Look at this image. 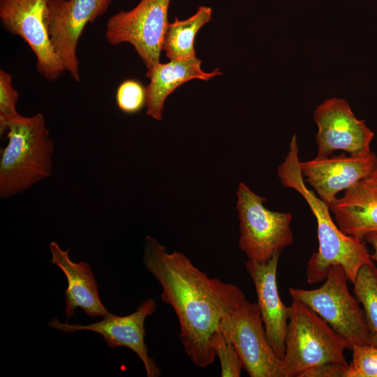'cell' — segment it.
Segmentation results:
<instances>
[{
  "label": "cell",
  "mask_w": 377,
  "mask_h": 377,
  "mask_svg": "<svg viewBox=\"0 0 377 377\" xmlns=\"http://www.w3.org/2000/svg\"><path fill=\"white\" fill-rule=\"evenodd\" d=\"M212 10L200 6L190 17L169 24L164 36L162 50L170 60L190 59L195 56V38L198 31L212 19Z\"/></svg>",
  "instance_id": "cell-18"
},
{
  "label": "cell",
  "mask_w": 377,
  "mask_h": 377,
  "mask_svg": "<svg viewBox=\"0 0 377 377\" xmlns=\"http://www.w3.org/2000/svg\"><path fill=\"white\" fill-rule=\"evenodd\" d=\"M239 220V246L248 260L266 263L293 241L292 214L269 210L266 198L240 183L237 192Z\"/></svg>",
  "instance_id": "cell-5"
},
{
  "label": "cell",
  "mask_w": 377,
  "mask_h": 377,
  "mask_svg": "<svg viewBox=\"0 0 377 377\" xmlns=\"http://www.w3.org/2000/svg\"><path fill=\"white\" fill-rule=\"evenodd\" d=\"M318 126L317 158L330 156L337 151L351 155L371 151L374 133L364 120L357 119L348 102L332 98L318 105L313 113Z\"/></svg>",
  "instance_id": "cell-11"
},
{
  "label": "cell",
  "mask_w": 377,
  "mask_h": 377,
  "mask_svg": "<svg viewBox=\"0 0 377 377\" xmlns=\"http://www.w3.org/2000/svg\"><path fill=\"white\" fill-rule=\"evenodd\" d=\"M353 284V293L362 306L371 345L377 347V267L363 265Z\"/></svg>",
  "instance_id": "cell-19"
},
{
  "label": "cell",
  "mask_w": 377,
  "mask_h": 377,
  "mask_svg": "<svg viewBox=\"0 0 377 377\" xmlns=\"http://www.w3.org/2000/svg\"><path fill=\"white\" fill-rule=\"evenodd\" d=\"M49 247L52 263L63 272L68 283L64 293L66 317L71 318L77 308L92 318L110 314L100 298L90 265L85 262H73L69 257V250H63L55 242H50Z\"/></svg>",
  "instance_id": "cell-16"
},
{
  "label": "cell",
  "mask_w": 377,
  "mask_h": 377,
  "mask_svg": "<svg viewBox=\"0 0 377 377\" xmlns=\"http://www.w3.org/2000/svg\"><path fill=\"white\" fill-rule=\"evenodd\" d=\"M211 346L219 358L221 377H239L243 369L242 361L233 345L219 330L211 338Z\"/></svg>",
  "instance_id": "cell-20"
},
{
  "label": "cell",
  "mask_w": 377,
  "mask_h": 377,
  "mask_svg": "<svg viewBox=\"0 0 377 377\" xmlns=\"http://www.w3.org/2000/svg\"><path fill=\"white\" fill-rule=\"evenodd\" d=\"M6 135L8 143L0 156L2 199L24 192L50 177L54 152V141L40 113L13 120Z\"/></svg>",
  "instance_id": "cell-3"
},
{
  "label": "cell",
  "mask_w": 377,
  "mask_h": 377,
  "mask_svg": "<svg viewBox=\"0 0 377 377\" xmlns=\"http://www.w3.org/2000/svg\"><path fill=\"white\" fill-rule=\"evenodd\" d=\"M329 208L346 235L362 239L377 232V168L337 197Z\"/></svg>",
  "instance_id": "cell-15"
},
{
  "label": "cell",
  "mask_w": 377,
  "mask_h": 377,
  "mask_svg": "<svg viewBox=\"0 0 377 377\" xmlns=\"http://www.w3.org/2000/svg\"><path fill=\"white\" fill-rule=\"evenodd\" d=\"M171 0H140L129 11L110 17L106 24L105 38L109 44H131L147 70L160 63L164 36L169 24Z\"/></svg>",
  "instance_id": "cell-8"
},
{
  "label": "cell",
  "mask_w": 377,
  "mask_h": 377,
  "mask_svg": "<svg viewBox=\"0 0 377 377\" xmlns=\"http://www.w3.org/2000/svg\"><path fill=\"white\" fill-rule=\"evenodd\" d=\"M47 0H0V19L8 31L22 38L36 57L38 72L49 81L65 72L52 47L45 22Z\"/></svg>",
  "instance_id": "cell-10"
},
{
  "label": "cell",
  "mask_w": 377,
  "mask_h": 377,
  "mask_svg": "<svg viewBox=\"0 0 377 377\" xmlns=\"http://www.w3.org/2000/svg\"><path fill=\"white\" fill-rule=\"evenodd\" d=\"M202 61L194 57L184 60H170L158 63L147 70L145 76L149 79L146 87V114L153 119H162V112L167 97L184 83L200 79L209 80L222 73L218 68L205 72L201 68Z\"/></svg>",
  "instance_id": "cell-17"
},
{
  "label": "cell",
  "mask_w": 377,
  "mask_h": 377,
  "mask_svg": "<svg viewBox=\"0 0 377 377\" xmlns=\"http://www.w3.org/2000/svg\"><path fill=\"white\" fill-rule=\"evenodd\" d=\"M219 329L235 347L250 377H284L283 361L267 339L257 303L242 296L221 318Z\"/></svg>",
  "instance_id": "cell-7"
},
{
  "label": "cell",
  "mask_w": 377,
  "mask_h": 377,
  "mask_svg": "<svg viewBox=\"0 0 377 377\" xmlns=\"http://www.w3.org/2000/svg\"><path fill=\"white\" fill-rule=\"evenodd\" d=\"M116 102L123 112L138 113L146 105V87L138 80H126L117 88Z\"/></svg>",
  "instance_id": "cell-23"
},
{
  "label": "cell",
  "mask_w": 377,
  "mask_h": 377,
  "mask_svg": "<svg viewBox=\"0 0 377 377\" xmlns=\"http://www.w3.org/2000/svg\"><path fill=\"white\" fill-rule=\"evenodd\" d=\"M112 0H47L45 22L54 52L66 71L80 80L77 46L87 24L108 8Z\"/></svg>",
  "instance_id": "cell-9"
},
{
  "label": "cell",
  "mask_w": 377,
  "mask_h": 377,
  "mask_svg": "<svg viewBox=\"0 0 377 377\" xmlns=\"http://www.w3.org/2000/svg\"><path fill=\"white\" fill-rule=\"evenodd\" d=\"M11 74L0 71V134H6L8 124L21 116L16 104L19 98L18 91L13 87Z\"/></svg>",
  "instance_id": "cell-21"
},
{
  "label": "cell",
  "mask_w": 377,
  "mask_h": 377,
  "mask_svg": "<svg viewBox=\"0 0 377 377\" xmlns=\"http://www.w3.org/2000/svg\"><path fill=\"white\" fill-rule=\"evenodd\" d=\"M156 309L155 300L149 298L142 302L134 312L126 316H119L110 313L103 317V320L88 325L63 323L54 317L48 323V326L68 333L82 330L98 333L109 348L114 349L125 347L131 349L142 361L147 376L158 377L161 375V369L149 355L148 348L145 342V320Z\"/></svg>",
  "instance_id": "cell-12"
},
{
  "label": "cell",
  "mask_w": 377,
  "mask_h": 377,
  "mask_svg": "<svg viewBox=\"0 0 377 377\" xmlns=\"http://www.w3.org/2000/svg\"><path fill=\"white\" fill-rule=\"evenodd\" d=\"M362 239L372 246L374 252L371 253V258L374 262L377 263V232L366 235Z\"/></svg>",
  "instance_id": "cell-25"
},
{
  "label": "cell",
  "mask_w": 377,
  "mask_h": 377,
  "mask_svg": "<svg viewBox=\"0 0 377 377\" xmlns=\"http://www.w3.org/2000/svg\"><path fill=\"white\" fill-rule=\"evenodd\" d=\"M304 180L328 205L341 191H345L377 168V156L372 151L363 154L317 158L300 161Z\"/></svg>",
  "instance_id": "cell-13"
},
{
  "label": "cell",
  "mask_w": 377,
  "mask_h": 377,
  "mask_svg": "<svg viewBox=\"0 0 377 377\" xmlns=\"http://www.w3.org/2000/svg\"><path fill=\"white\" fill-rule=\"evenodd\" d=\"M279 256L275 255L266 263L247 260L246 269L254 284L267 339L277 357L283 360L290 307L282 302L279 293L276 273Z\"/></svg>",
  "instance_id": "cell-14"
},
{
  "label": "cell",
  "mask_w": 377,
  "mask_h": 377,
  "mask_svg": "<svg viewBox=\"0 0 377 377\" xmlns=\"http://www.w3.org/2000/svg\"><path fill=\"white\" fill-rule=\"evenodd\" d=\"M282 360L284 377H302L323 364L347 366L348 341L302 302L293 299Z\"/></svg>",
  "instance_id": "cell-4"
},
{
  "label": "cell",
  "mask_w": 377,
  "mask_h": 377,
  "mask_svg": "<svg viewBox=\"0 0 377 377\" xmlns=\"http://www.w3.org/2000/svg\"><path fill=\"white\" fill-rule=\"evenodd\" d=\"M351 350L353 359L348 364L345 377H377V347L355 346Z\"/></svg>",
  "instance_id": "cell-22"
},
{
  "label": "cell",
  "mask_w": 377,
  "mask_h": 377,
  "mask_svg": "<svg viewBox=\"0 0 377 377\" xmlns=\"http://www.w3.org/2000/svg\"><path fill=\"white\" fill-rule=\"evenodd\" d=\"M297 135L294 134L283 161L278 166L281 184L295 190L308 204L317 223L318 249L306 265V280L310 284L325 281L330 268L341 266L348 281L353 283L357 272L364 265L374 263L361 239L343 233L330 215L329 205L305 184L300 167Z\"/></svg>",
  "instance_id": "cell-2"
},
{
  "label": "cell",
  "mask_w": 377,
  "mask_h": 377,
  "mask_svg": "<svg viewBox=\"0 0 377 377\" xmlns=\"http://www.w3.org/2000/svg\"><path fill=\"white\" fill-rule=\"evenodd\" d=\"M348 276L343 268H330L324 283L318 288L305 290L289 288L296 299L314 311L348 343L355 346L371 345L360 304L349 292Z\"/></svg>",
  "instance_id": "cell-6"
},
{
  "label": "cell",
  "mask_w": 377,
  "mask_h": 377,
  "mask_svg": "<svg viewBox=\"0 0 377 377\" xmlns=\"http://www.w3.org/2000/svg\"><path fill=\"white\" fill-rule=\"evenodd\" d=\"M348 366L334 364H323L307 370L302 377H345Z\"/></svg>",
  "instance_id": "cell-24"
},
{
  "label": "cell",
  "mask_w": 377,
  "mask_h": 377,
  "mask_svg": "<svg viewBox=\"0 0 377 377\" xmlns=\"http://www.w3.org/2000/svg\"><path fill=\"white\" fill-rule=\"evenodd\" d=\"M142 263L160 284L162 301L175 311L184 352L195 366L207 368L216 357L212 335L244 293L234 284L209 278L183 253H169L150 235L145 238Z\"/></svg>",
  "instance_id": "cell-1"
}]
</instances>
